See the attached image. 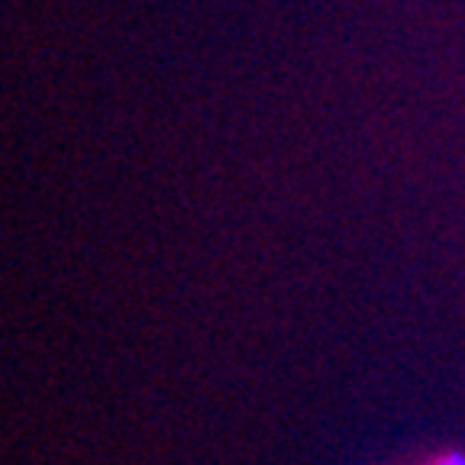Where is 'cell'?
<instances>
[{
  "label": "cell",
  "mask_w": 465,
  "mask_h": 465,
  "mask_svg": "<svg viewBox=\"0 0 465 465\" xmlns=\"http://www.w3.org/2000/svg\"><path fill=\"white\" fill-rule=\"evenodd\" d=\"M423 465H465V452L462 450H443V452H436V456H430Z\"/></svg>",
  "instance_id": "cell-1"
}]
</instances>
